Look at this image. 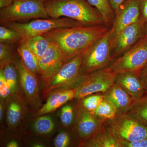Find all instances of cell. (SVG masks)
<instances>
[{
    "mask_svg": "<svg viewBox=\"0 0 147 147\" xmlns=\"http://www.w3.org/2000/svg\"><path fill=\"white\" fill-rule=\"evenodd\" d=\"M108 30L102 24L56 29L42 35L57 45L65 63L86 52Z\"/></svg>",
    "mask_w": 147,
    "mask_h": 147,
    "instance_id": "cell-1",
    "label": "cell"
},
{
    "mask_svg": "<svg viewBox=\"0 0 147 147\" xmlns=\"http://www.w3.org/2000/svg\"><path fill=\"white\" fill-rule=\"evenodd\" d=\"M44 5L50 18H70L84 26L105 24L101 13L87 0H47Z\"/></svg>",
    "mask_w": 147,
    "mask_h": 147,
    "instance_id": "cell-2",
    "label": "cell"
},
{
    "mask_svg": "<svg viewBox=\"0 0 147 147\" xmlns=\"http://www.w3.org/2000/svg\"><path fill=\"white\" fill-rule=\"evenodd\" d=\"M47 0H15L11 5L0 10L2 26L38 18H50L44 5Z\"/></svg>",
    "mask_w": 147,
    "mask_h": 147,
    "instance_id": "cell-3",
    "label": "cell"
},
{
    "mask_svg": "<svg viewBox=\"0 0 147 147\" xmlns=\"http://www.w3.org/2000/svg\"><path fill=\"white\" fill-rule=\"evenodd\" d=\"M85 52L64 64L55 75L43 83L42 91L43 99L46 100L51 93L58 90L75 88L83 77L81 66Z\"/></svg>",
    "mask_w": 147,
    "mask_h": 147,
    "instance_id": "cell-4",
    "label": "cell"
},
{
    "mask_svg": "<svg viewBox=\"0 0 147 147\" xmlns=\"http://www.w3.org/2000/svg\"><path fill=\"white\" fill-rule=\"evenodd\" d=\"M4 26L16 31L23 40L42 35L55 29L84 26L71 18L61 17L38 18L28 23L13 22Z\"/></svg>",
    "mask_w": 147,
    "mask_h": 147,
    "instance_id": "cell-5",
    "label": "cell"
},
{
    "mask_svg": "<svg viewBox=\"0 0 147 147\" xmlns=\"http://www.w3.org/2000/svg\"><path fill=\"white\" fill-rule=\"evenodd\" d=\"M112 44L109 30L85 52L81 66V73L85 76L109 66Z\"/></svg>",
    "mask_w": 147,
    "mask_h": 147,
    "instance_id": "cell-6",
    "label": "cell"
},
{
    "mask_svg": "<svg viewBox=\"0 0 147 147\" xmlns=\"http://www.w3.org/2000/svg\"><path fill=\"white\" fill-rule=\"evenodd\" d=\"M104 127L119 142L147 138V127L125 114L117 115L113 119L106 121Z\"/></svg>",
    "mask_w": 147,
    "mask_h": 147,
    "instance_id": "cell-7",
    "label": "cell"
},
{
    "mask_svg": "<svg viewBox=\"0 0 147 147\" xmlns=\"http://www.w3.org/2000/svg\"><path fill=\"white\" fill-rule=\"evenodd\" d=\"M117 75L108 66L83 76L75 88L76 98L79 100L92 94L105 92L115 83Z\"/></svg>",
    "mask_w": 147,
    "mask_h": 147,
    "instance_id": "cell-8",
    "label": "cell"
},
{
    "mask_svg": "<svg viewBox=\"0 0 147 147\" xmlns=\"http://www.w3.org/2000/svg\"><path fill=\"white\" fill-rule=\"evenodd\" d=\"M147 63V34L110 65L117 74L139 72Z\"/></svg>",
    "mask_w": 147,
    "mask_h": 147,
    "instance_id": "cell-9",
    "label": "cell"
},
{
    "mask_svg": "<svg viewBox=\"0 0 147 147\" xmlns=\"http://www.w3.org/2000/svg\"><path fill=\"white\" fill-rule=\"evenodd\" d=\"M13 63L18 71L21 90L32 111L36 113L43 105L40 92L38 76L29 70L25 66L21 58L16 57Z\"/></svg>",
    "mask_w": 147,
    "mask_h": 147,
    "instance_id": "cell-10",
    "label": "cell"
},
{
    "mask_svg": "<svg viewBox=\"0 0 147 147\" xmlns=\"http://www.w3.org/2000/svg\"><path fill=\"white\" fill-rule=\"evenodd\" d=\"M74 108V127L79 139V146L83 147L88 140L104 128L106 121L87 111L78 102Z\"/></svg>",
    "mask_w": 147,
    "mask_h": 147,
    "instance_id": "cell-11",
    "label": "cell"
},
{
    "mask_svg": "<svg viewBox=\"0 0 147 147\" xmlns=\"http://www.w3.org/2000/svg\"><path fill=\"white\" fill-rule=\"evenodd\" d=\"M115 13L112 28L109 30L112 49L121 32L141 18L140 0H125Z\"/></svg>",
    "mask_w": 147,
    "mask_h": 147,
    "instance_id": "cell-12",
    "label": "cell"
},
{
    "mask_svg": "<svg viewBox=\"0 0 147 147\" xmlns=\"http://www.w3.org/2000/svg\"><path fill=\"white\" fill-rule=\"evenodd\" d=\"M146 34L145 22L141 18L125 28L118 36L112 48V60L125 53Z\"/></svg>",
    "mask_w": 147,
    "mask_h": 147,
    "instance_id": "cell-13",
    "label": "cell"
},
{
    "mask_svg": "<svg viewBox=\"0 0 147 147\" xmlns=\"http://www.w3.org/2000/svg\"><path fill=\"white\" fill-rule=\"evenodd\" d=\"M50 41L47 51L38 60V76L42 84L52 78L64 64L59 47L54 42Z\"/></svg>",
    "mask_w": 147,
    "mask_h": 147,
    "instance_id": "cell-14",
    "label": "cell"
},
{
    "mask_svg": "<svg viewBox=\"0 0 147 147\" xmlns=\"http://www.w3.org/2000/svg\"><path fill=\"white\" fill-rule=\"evenodd\" d=\"M115 83L122 87L136 100L147 94L138 71H127L117 74Z\"/></svg>",
    "mask_w": 147,
    "mask_h": 147,
    "instance_id": "cell-15",
    "label": "cell"
},
{
    "mask_svg": "<svg viewBox=\"0 0 147 147\" xmlns=\"http://www.w3.org/2000/svg\"><path fill=\"white\" fill-rule=\"evenodd\" d=\"M102 94L104 99L110 101L115 107L117 115L126 113L136 100L122 87L115 83Z\"/></svg>",
    "mask_w": 147,
    "mask_h": 147,
    "instance_id": "cell-16",
    "label": "cell"
},
{
    "mask_svg": "<svg viewBox=\"0 0 147 147\" xmlns=\"http://www.w3.org/2000/svg\"><path fill=\"white\" fill-rule=\"evenodd\" d=\"M76 90L75 88L56 91L48 96L45 104L35 114L39 116L54 112L68 101L76 98Z\"/></svg>",
    "mask_w": 147,
    "mask_h": 147,
    "instance_id": "cell-17",
    "label": "cell"
},
{
    "mask_svg": "<svg viewBox=\"0 0 147 147\" xmlns=\"http://www.w3.org/2000/svg\"><path fill=\"white\" fill-rule=\"evenodd\" d=\"M6 113L7 125L11 130H14L21 123L25 115V107L23 97L11 96L8 99Z\"/></svg>",
    "mask_w": 147,
    "mask_h": 147,
    "instance_id": "cell-18",
    "label": "cell"
},
{
    "mask_svg": "<svg viewBox=\"0 0 147 147\" xmlns=\"http://www.w3.org/2000/svg\"><path fill=\"white\" fill-rule=\"evenodd\" d=\"M17 51L25 66L38 76V59L30 48L28 39L21 40L18 43Z\"/></svg>",
    "mask_w": 147,
    "mask_h": 147,
    "instance_id": "cell-19",
    "label": "cell"
},
{
    "mask_svg": "<svg viewBox=\"0 0 147 147\" xmlns=\"http://www.w3.org/2000/svg\"><path fill=\"white\" fill-rule=\"evenodd\" d=\"M86 147H120L119 142L104 128L88 140Z\"/></svg>",
    "mask_w": 147,
    "mask_h": 147,
    "instance_id": "cell-20",
    "label": "cell"
},
{
    "mask_svg": "<svg viewBox=\"0 0 147 147\" xmlns=\"http://www.w3.org/2000/svg\"><path fill=\"white\" fill-rule=\"evenodd\" d=\"M3 69L4 76L11 92V96L23 97L21 96V86L18 71L13 62L7 63Z\"/></svg>",
    "mask_w": 147,
    "mask_h": 147,
    "instance_id": "cell-21",
    "label": "cell"
},
{
    "mask_svg": "<svg viewBox=\"0 0 147 147\" xmlns=\"http://www.w3.org/2000/svg\"><path fill=\"white\" fill-rule=\"evenodd\" d=\"M125 114L147 127V94L136 100Z\"/></svg>",
    "mask_w": 147,
    "mask_h": 147,
    "instance_id": "cell-22",
    "label": "cell"
},
{
    "mask_svg": "<svg viewBox=\"0 0 147 147\" xmlns=\"http://www.w3.org/2000/svg\"><path fill=\"white\" fill-rule=\"evenodd\" d=\"M27 39L30 48L38 60L47 51L51 43L50 40L42 35L32 37Z\"/></svg>",
    "mask_w": 147,
    "mask_h": 147,
    "instance_id": "cell-23",
    "label": "cell"
},
{
    "mask_svg": "<svg viewBox=\"0 0 147 147\" xmlns=\"http://www.w3.org/2000/svg\"><path fill=\"white\" fill-rule=\"evenodd\" d=\"M90 4L97 9L101 13L104 24L110 26L115 17V11L111 7L109 0H87Z\"/></svg>",
    "mask_w": 147,
    "mask_h": 147,
    "instance_id": "cell-24",
    "label": "cell"
},
{
    "mask_svg": "<svg viewBox=\"0 0 147 147\" xmlns=\"http://www.w3.org/2000/svg\"><path fill=\"white\" fill-rule=\"evenodd\" d=\"M93 115L100 119L107 121L115 118L117 115V112L115 106L104 98L98 106Z\"/></svg>",
    "mask_w": 147,
    "mask_h": 147,
    "instance_id": "cell-25",
    "label": "cell"
},
{
    "mask_svg": "<svg viewBox=\"0 0 147 147\" xmlns=\"http://www.w3.org/2000/svg\"><path fill=\"white\" fill-rule=\"evenodd\" d=\"M55 123L52 118L45 115L39 116L35 121L33 127L35 131L40 135H47L54 130Z\"/></svg>",
    "mask_w": 147,
    "mask_h": 147,
    "instance_id": "cell-26",
    "label": "cell"
},
{
    "mask_svg": "<svg viewBox=\"0 0 147 147\" xmlns=\"http://www.w3.org/2000/svg\"><path fill=\"white\" fill-rule=\"evenodd\" d=\"M104 98L103 94L98 93L87 96L78 100V102L85 110L94 114L98 106Z\"/></svg>",
    "mask_w": 147,
    "mask_h": 147,
    "instance_id": "cell-27",
    "label": "cell"
},
{
    "mask_svg": "<svg viewBox=\"0 0 147 147\" xmlns=\"http://www.w3.org/2000/svg\"><path fill=\"white\" fill-rule=\"evenodd\" d=\"M21 37L18 32L4 26H0V42L13 44L19 43Z\"/></svg>",
    "mask_w": 147,
    "mask_h": 147,
    "instance_id": "cell-28",
    "label": "cell"
},
{
    "mask_svg": "<svg viewBox=\"0 0 147 147\" xmlns=\"http://www.w3.org/2000/svg\"><path fill=\"white\" fill-rule=\"evenodd\" d=\"M15 57L12 44L0 42V68H3L7 63L13 62Z\"/></svg>",
    "mask_w": 147,
    "mask_h": 147,
    "instance_id": "cell-29",
    "label": "cell"
},
{
    "mask_svg": "<svg viewBox=\"0 0 147 147\" xmlns=\"http://www.w3.org/2000/svg\"><path fill=\"white\" fill-rule=\"evenodd\" d=\"M60 120L63 125L65 127H68L74 123L75 119L74 108L71 105L67 104L61 109Z\"/></svg>",
    "mask_w": 147,
    "mask_h": 147,
    "instance_id": "cell-30",
    "label": "cell"
},
{
    "mask_svg": "<svg viewBox=\"0 0 147 147\" xmlns=\"http://www.w3.org/2000/svg\"><path fill=\"white\" fill-rule=\"evenodd\" d=\"M0 96L1 99L7 100L11 96V92L4 76L3 69H0Z\"/></svg>",
    "mask_w": 147,
    "mask_h": 147,
    "instance_id": "cell-31",
    "label": "cell"
},
{
    "mask_svg": "<svg viewBox=\"0 0 147 147\" xmlns=\"http://www.w3.org/2000/svg\"><path fill=\"white\" fill-rule=\"evenodd\" d=\"M70 138L67 132H61L58 134L54 141V145L56 147H67L70 144Z\"/></svg>",
    "mask_w": 147,
    "mask_h": 147,
    "instance_id": "cell-32",
    "label": "cell"
},
{
    "mask_svg": "<svg viewBox=\"0 0 147 147\" xmlns=\"http://www.w3.org/2000/svg\"><path fill=\"white\" fill-rule=\"evenodd\" d=\"M120 147H147V138L133 142H119Z\"/></svg>",
    "mask_w": 147,
    "mask_h": 147,
    "instance_id": "cell-33",
    "label": "cell"
},
{
    "mask_svg": "<svg viewBox=\"0 0 147 147\" xmlns=\"http://www.w3.org/2000/svg\"><path fill=\"white\" fill-rule=\"evenodd\" d=\"M141 18L145 22H147V0H140Z\"/></svg>",
    "mask_w": 147,
    "mask_h": 147,
    "instance_id": "cell-34",
    "label": "cell"
},
{
    "mask_svg": "<svg viewBox=\"0 0 147 147\" xmlns=\"http://www.w3.org/2000/svg\"><path fill=\"white\" fill-rule=\"evenodd\" d=\"M139 75L147 92V63L139 71Z\"/></svg>",
    "mask_w": 147,
    "mask_h": 147,
    "instance_id": "cell-35",
    "label": "cell"
},
{
    "mask_svg": "<svg viewBox=\"0 0 147 147\" xmlns=\"http://www.w3.org/2000/svg\"><path fill=\"white\" fill-rule=\"evenodd\" d=\"M109 1L111 7L115 12L119 8V6L125 0H109Z\"/></svg>",
    "mask_w": 147,
    "mask_h": 147,
    "instance_id": "cell-36",
    "label": "cell"
},
{
    "mask_svg": "<svg viewBox=\"0 0 147 147\" xmlns=\"http://www.w3.org/2000/svg\"><path fill=\"white\" fill-rule=\"evenodd\" d=\"M15 0H0V8L2 9L11 5Z\"/></svg>",
    "mask_w": 147,
    "mask_h": 147,
    "instance_id": "cell-37",
    "label": "cell"
},
{
    "mask_svg": "<svg viewBox=\"0 0 147 147\" xmlns=\"http://www.w3.org/2000/svg\"><path fill=\"white\" fill-rule=\"evenodd\" d=\"M4 101L2 99H1V103H0V121L1 123L3 117L4 110Z\"/></svg>",
    "mask_w": 147,
    "mask_h": 147,
    "instance_id": "cell-38",
    "label": "cell"
},
{
    "mask_svg": "<svg viewBox=\"0 0 147 147\" xmlns=\"http://www.w3.org/2000/svg\"><path fill=\"white\" fill-rule=\"evenodd\" d=\"M6 146L7 147H18L19 146L18 143L15 141H11L7 143Z\"/></svg>",
    "mask_w": 147,
    "mask_h": 147,
    "instance_id": "cell-39",
    "label": "cell"
},
{
    "mask_svg": "<svg viewBox=\"0 0 147 147\" xmlns=\"http://www.w3.org/2000/svg\"><path fill=\"white\" fill-rule=\"evenodd\" d=\"M145 28L146 30V34H147V22H145Z\"/></svg>",
    "mask_w": 147,
    "mask_h": 147,
    "instance_id": "cell-40",
    "label": "cell"
}]
</instances>
